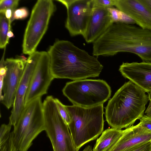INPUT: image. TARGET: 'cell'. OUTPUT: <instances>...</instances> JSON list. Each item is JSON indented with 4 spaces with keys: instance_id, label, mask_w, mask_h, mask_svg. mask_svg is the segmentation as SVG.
<instances>
[{
    "instance_id": "d4e9b609",
    "label": "cell",
    "mask_w": 151,
    "mask_h": 151,
    "mask_svg": "<svg viewBox=\"0 0 151 151\" xmlns=\"http://www.w3.org/2000/svg\"><path fill=\"white\" fill-rule=\"evenodd\" d=\"M139 120L142 126L151 131V116L144 114Z\"/></svg>"
},
{
    "instance_id": "83f0119b",
    "label": "cell",
    "mask_w": 151,
    "mask_h": 151,
    "mask_svg": "<svg viewBox=\"0 0 151 151\" xmlns=\"http://www.w3.org/2000/svg\"><path fill=\"white\" fill-rule=\"evenodd\" d=\"M145 6L151 12V0H140Z\"/></svg>"
},
{
    "instance_id": "f546056e",
    "label": "cell",
    "mask_w": 151,
    "mask_h": 151,
    "mask_svg": "<svg viewBox=\"0 0 151 151\" xmlns=\"http://www.w3.org/2000/svg\"><path fill=\"white\" fill-rule=\"evenodd\" d=\"M14 36V35L12 32L10 30L9 31L7 34V37L9 39Z\"/></svg>"
},
{
    "instance_id": "9c48e42d",
    "label": "cell",
    "mask_w": 151,
    "mask_h": 151,
    "mask_svg": "<svg viewBox=\"0 0 151 151\" xmlns=\"http://www.w3.org/2000/svg\"><path fill=\"white\" fill-rule=\"evenodd\" d=\"M66 7L67 18L65 27L70 35L75 36L86 33L93 8L91 0H58Z\"/></svg>"
},
{
    "instance_id": "ffe728a7",
    "label": "cell",
    "mask_w": 151,
    "mask_h": 151,
    "mask_svg": "<svg viewBox=\"0 0 151 151\" xmlns=\"http://www.w3.org/2000/svg\"><path fill=\"white\" fill-rule=\"evenodd\" d=\"M110 13L113 22H120L133 24H136L134 21L124 12L113 7L107 8Z\"/></svg>"
},
{
    "instance_id": "4fadbf2b",
    "label": "cell",
    "mask_w": 151,
    "mask_h": 151,
    "mask_svg": "<svg viewBox=\"0 0 151 151\" xmlns=\"http://www.w3.org/2000/svg\"><path fill=\"white\" fill-rule=\"evenodd\" d=\"M119 70L125 78L148 93L151 91V63H124Z\"/></svg>"
},
{
    "instance_id": "52a82bcc",
    "label": "cell",
    "mask_w": 151,
    "mask_h": 151,
    "mask_svg": "<svg viewBox=\"0 0 151 151\" xmlns=\"http://www.w3.org/2000/svg\"><path fill=\"white\" fill-rule=\"evenodd\" d=\"M42 104L45 131L53 151H78L75 147L67 124L58 110L55 99L48 96Z\"/></svg>"
},
{
    "instance_id": "d6986e66",
    "label": "cell",
    "mask_w": 151,
    "mask_h": 151,
    "mask_svg": "<svg viewBox=\"0 0 151 151\" xmlns=\"http://www.w3.org/2000/svg\"><path fill=\"white\" fill-rule=\"evenodd\" d=\"M11 24L4 14L0 13V48H5L9 43L7 34L11 30Z\"/></svg>"
},
{
    "instance_id": "ba28073f",
    "label": "cell",
    "mask_w": 151,
    "mask_h": 151,
    "mask_svg": "<svg viewBox=\"0 0 151 151\" xmlns=\"http://www.w3.org/2000/svg\"><path fill=\"white\" fill-rule=\"evenodd\" d=\"M56 9L51 0H38L32 11L24 35L22 51L30 55L36 48L48 27L50 18Z\"/></svg>"
},
{
    "instance_id": "8992f818",
    "label": "cell",
    "mask_w": 151,
    "mask_h": 151,
    "mask_svg": "<svg viewBox=\"0 0 151 151\" xmlns=\"http://www.w3.org/2000/svg\"><path fill=\"white\" fill-rule=\"evenodd\" d=\"M62 92L73 105L91 107L103 104L110 97L111 90L103 80L86 79L67 83Z\"/></svg>"
},
{
    "instance_id": "f1b7e54d",
    "label": "cell",
    "mask_w": 151,
    "mask_h": 151,
    "mask_svg": "<svg viewBox=\"0 0 151 151\" xmlns=\"http://www.w3.org/2000/svg\"><path fill=\"white\" fill-rule=\"evenodd\" d=\"M82 151H93L91 146L88 145Z\"/></svg>"
},
{
    "instance_id": "4316f807",
    "label": "cell",
    "mask_w": 151,
    "mask_h": 151,
    "mask_svg": "<svg viewBox=\"0 0 151 151\" xmlns=\"http://www.w3.org/2000/svg\"><path fill=\"white\" fill-rule=\"evenodd\" d=\"M148 93L150 103L145 112V114L147 116H151V91Z\"/></svg>"
},
{
    "instance_id": "3957f363",
    "label": "cell",
    "mask_w": 151,
    "mask_h": 151,
    "mask_svg": "<svg viewBox=\"0 0 151 151\" xmlns=\"http://www.w3.org/2000/svg\"><path fill=\"white\" fill-rule=\"evenodd\" d=\"M145 91L129 81L109 100L105 108L106 120L112 128L121 129L131 126L144 115L149 100Z\"/></svg>"
},
{
    "instance_id": "5bb4252c",
    "label": "cell",
    "mask_w": 151,
    "mask_h": 151,
    "mask_svg": "<svg viewBox=\"0 0 151 151\" xmlns=\"http://www.w3.org/2000/svg\"><path fill=\"white\" fill-rule=\"evenodd\" d=\"M151 142V131L139 123L124 130L122 135L108 151H129L134 147Z\"/></svg>"
},
{
    "instance_id": "5b68a950",
    "label": "cell",
    "mask_w": 151,
    "mask_h": 151,
    "mask_svg": "<svg viewBox=\"0 0 151 151\" xmlns=\"http://www.w3.org/2000/svg\"><path fill=\"white\" fill-rule=\"evenodd\" d=\"M45 121L41 97L27 104L13 131L17 151H27L32 141L45 130Z\"/></svg>"
},
{
    "instance_id": "9a60e30c",
    "label": "cell",
    "mask_w": 151,
    "mask_h": 151,
    "mask_svg": "<svg viewBox=\"0 0 151 151\" xmlns=\"http://www.w3.org/2000/svg\"><path fill=\"white\" fill-rule=\"evenodd\" d=\"M113 23L107 8L93 9L87 29L83 37L87 43L93 42Z\"/></svg>"
},
{
    "instance_id": "8fae6325",
    "label": "cell",
    "mask_w": 151,
    "mask_h": 151,
    "mask_svg": "<svg viewBox=\"0 0 151 151\" xmlns=\"http://www.w3.org/2000/svg\"><path fill=\"white\" fill-rule=\"evenodd\" d=\"M27 60L24 57L7 58L4 65L7 71L4 79L1 103L9 109L13 106L17 90L23 74Z\"/></svg>"
},
{
    "instance_id": "e0dca14e",
    "label": "cell",
    "mask_w": 151,
    "mask_h": 151,
    "mask_svg": "<svg viewBox=\"0 0 151 151\" xmlns=\"http://www.w3.org/2000/svg\"><path fill=\"white\" fill-rule=\"evenodd\" d=\"M124 130L111 128L103 131L96 140L93 151H108L122 135Z\"/></svg>"
},
{
    "instance_id": "cb8c5ba5",
    "label": "cell",
    "mask_w": 151,
    "mask_h": 151,
    "mask_svg": "<svg viewBox=\"0 0 151 151\" xmlns=\"http://www.w3.org/2000/svg\"><path fill=\"white\" fill-rule=\"evenodd\" d=\"M29 12L27 9L25 7H22L16 9L13 15V19H23L28 16Z\"/></svg>"
},
{
    "instance_id": "6da1fadb",
    "label": "cell",
    "mask_w": 151,
    "mask_h": 151,
    "mask_svg": "<svg viewBox=\"0 0 151 151\" xmlns=\"http://www.w3.org/2000/svg\"><path fill=\"white\" fill-rule=\"evenodd\" d=\"M121 52L134 53L142 62L151 63V30L114 22L93 42L94 56H113Z\"/></svg>"
},
{
    "instance_id": "7c38bea8",
    "label": "cell",
    "mask_w": 151,
    "mask_h": 151,
    "mask_svg": "<svg viewBox=\"0 0 151 151\" xmlns=\"http://www.w3.org/2000/svg\"><path fill=\"white\" fill-rule=\"evenodd\" d=\"M42 52L36 51L27 60L23 74L16 92L9 123L14 127L17 123L24 107V100L31 77Z\"/></svg>"
},
{
    "instance_id": "ac0fdd59",
    "label": "cell",
    "mask_w": 151,
    "mask_h": 151,
    "mask_svg": "<svg viewBox=\"0 0 151 151\" xmlns=\"http://www.w3.org/2000/svg\"><path fill=\"white\" fill-rule=\"evenodd\" d=\"M12 125L2 124L0 129V151H17L15 147L12 132H10Z\"/></svg>"
},
{
    "instance_id": "7a4b0ae2",
    "label": "cell",
    "mask_w": 151,
    "mask_h": 151,
    "mask_svg": "<svg viewBox=\"0 0 151 151\" xmlns=\"http://www.w3.org/2000/svg\"><path fill=\"white\" fill-rule=\"evenodd\" d=\"M47 52L55 78L75 81L96 77L103 69L97 57L68 41L57 40Z\"/></svg>"
},
{
    "instance_id": "603a6c76",
    "label": "cell",
    "mask_w": 151,
    "mask_h": 151,
    "mask_svg": "<svg viewBox=\"0 0 151 151\" xmlns=\"http://www.w3.org/2000/svg\"><path fill=\"white\" fill-rule=\"evenodd\" d=\"M55 101L58 110L64 120L68 125L70 121L69 114L63 105L58 99H55Z\"/></svg>"
},
{
    "instance_id": "44dd1931",
    "label": "cell",
    "mask_w": 151,
    "mask_h": 151,
    "mask_svg": "<svg viewBox=\"0 0 151 151\" xmlns=\"http://www.w3.org/2000/svg\"><path fill=\"white\" fill-rule=\"evenodd\" d=\"M19 1L18 0H0V13L5 14L6 10L8 9H16Z\"/></svg>"
},
{
    "instance_id": "7402d4cb",
    "label": "cell",
    "mask_w": 151,
    "mask_h": 151,
    "mask_svg": "<svg viewBox=\"0 0 151 151\" xmlns=\"http://www.w3.org/2000/svg\"><path fill=\"white\" fill-rule=\"evenodd\" d=\"M93 9L103 8H108L115 6L116 0H91Z\"/></svg>"
},
{
    "instance_id": "30bf717a",
    "label": "cell",
    "mask_w": 151,
    "mask_h": 151,
    "mask_svg": "<svg viewBox=\"0 0 151 151\" xmlns=\"http://www.w3.org/2000/svg\"><path fill=\"white\" fill-rule=\"evenodd\" d=\"M55 78L52 72L47 52L42 51L32 73L24 100V106L32 100L46 94Z\"/></svg>"
},
{
    "instance_id": "484cf974",
    "label": "cell",
    "mask_w": 151,
    "mask_h": 151,
    "mask_svg": "<svg viewBox=\"0 0 151 151\" xmlns=\"http://www.w3.org/2000/svg\"><path fill=\"white\" fill-rule=\"evenodd\" d=\"M129 151H151V142L137 146Z\"/></svg>"
},
{
    "instance_id": "277c9868",
    "label": "cell",
    "mask_w": 151,
    "mask_h": 151,
    "mask_svg": "<svg viewBox=\"0 0 151 151\" xmlns=\"http://www.w3.org/2000/svg\"><path fill=\"white\" fill-rule=\"evenodd\" d=\"M70 119L68 125L75 147L78 150L95 140L103 131V104L91 107L65 105Z\"/></svg>"
},
{
    "instance_id": "2e32d148",
    "label": "cell",
    "mask_w": 151,
    "mask_h": 151,
    "mask_svg": "<svg viewBox=\"0 0 151 151\" xmlns=\"http://www.w3.org/2000/svg\"><path fill=\"white\" fill-rule=\"evenodd\" d=\"M115 6L132 19L139 26L151 30V12L140 0H116Z\"/></svg>"
}]
</instances>
